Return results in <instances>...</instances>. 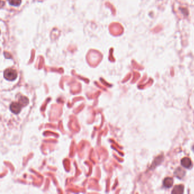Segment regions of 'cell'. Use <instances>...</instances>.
Wrapping results in <instances>:
<instances>
[{
	"label": "cell",
	"instance_id": "8992f818",
	"mask_svg": "<svg viewBox=\"0 0 194 194\" xmlns=\"http://www.w3.org/2000/svg\"><path fill=\"white\" fill-rule=\"evenodd\" d=\"M175 175L179 179H182L185 174V171L181 168H178L174 173Z\"/></svg>",
	"mask_w": 194,
	"mask_h": 194
},
{
	"label": "cell",
	"instance_id": "ba28073f",
	"mask_svg": "<svg viewBox=\"0 0 194 194\" xmlns=\"http://www.w3.org/2000/svg\"><path fill=\"white\" fill-rule=\"evenodd\" d=\"M28 100L27 97H24V96L20 97L19 103L22 106H26L27 104H28Z\"/></svg>",
	"mask_w": 194,
	"mask_h": 194
},
{
	"label": "cell",
	"instance_id": "52a82bcc",
	"mask_svg": "<svg viewBox=\"0 0 194 194\" xmlns=\"http://www.w3.org/2000/svg\"><path fill=\"white\" fill-rule=\"evenodd\" d=\"M8 1L10 5L14 6H18L22 2V0H8Z\"/></svg>",
	"mask_w": 194,
	"mask_h": 194
},
{
	"label": "cell",
	"instance_id": "3957f363",
	"mask_svg": "<svg viewBox=\"0 0 194 194\" xmlns=\"http://www.w3.org/2000/svg\"><path fill=\"white\" fill-rule=\"evenodd\" d=\"M181 164L184 167L189 168L191 167L192 162L189 158H184L181 161Z\"/></svg>",
	"mask_w": 194,
	"mask_h": 194
},
{
	"label": "cell",
	"instance_id": "7a4b0ae2",
	"mask_svg": "<svg viewBox=\"0 0 194 194\" xmlns=\"http://www.w3.org/2000/svg\"><path fill=\"white\" fill-rule=\"evenodd\" d=\"M22 105L19 103L14 102L12 103L10 105V109L13 113L17 114L22 110Z\"/></svg>",
	"mask_w": 194,
	"mask_h": 194
},
{
	"label": "cell",
	"instance_id": "277c9868",
	"mask_svg": "<svg viewBox=\"0 0 194 194\" xmlns=\"http://www.w3.org/2000/svg\"><path fill=\"white\" fill-rule=\"evenodd\" d=\"M183 191H184V187L182 185H178L176 186L173 191L172 193L173 194H183Z\"/></svg>",
	"mask_w": 194,
	"mask_h": 194
},
{
	"label": "cell",
	"instance_id": "5b68a950",
	"mask_svg": "<svg viewBox=\"0 0 194 194\" xmlns=\"http://www.w3.org/2000/svg\"><path fill=\"white\" fill-rule=\"evenodd\" d=\"M173 179L171 178H166L164 181V186L166 188H170L173 185Z\"/></svg>",
	"mask_w": 194,
	"mask_h": 194
},
{
	"label": "cell",
	"instance_id": "6da1fadb",
	"mask_svg": "<svg viewBox=\"0 0 194 194\" xmlns=\"http://www.w3.org/2000/svg\"><path fill=\"white\" fill-rule=\"evenodd\" d=\"M17 72L14 69H6L3 73L4 78L9 81H13L17 78Z\"/></svg>",
	"mask_w": 194,
	"mask_h": 194
},
{
	"label": "cell",
	"instance_id": "9c48e42d",
	"mask_svg": "<svg viewBox=\"0 0 194 194\" xmlns=\"http://www.w3.org/2000/svg\"><path fill=\"white\" fill-rule=\"evenodd\" d=\"M193 150H194V146H193Z\"/></svg>",
	"mask_w": 194,
	"mask_h": 194
}]
</instances>
